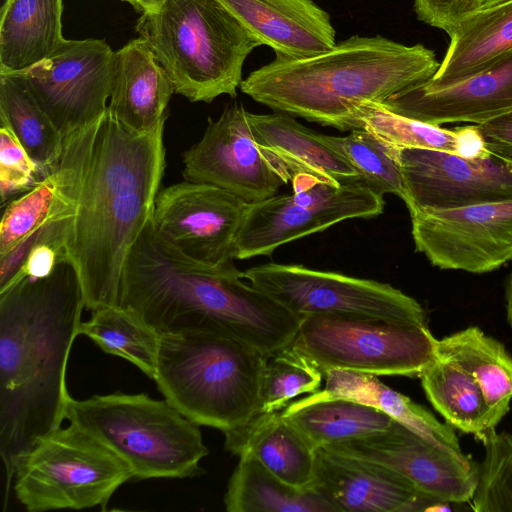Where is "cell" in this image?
<instances>
[{"mask_svg":"<svg viewBox=\"0 0 512 512\" xmlns=\"http://www.w3.org/2000/svg\"><path fill=\"white\" fill-rule=\"evenodd\" d=\"M84 308L69 254L50 274L22 277L0 291V455L7 491L19 458L65 420L67 362Z\"/></svg>","mask_w":512,"mask_h":512,"instance_id":"1","label":"cell"},{"mask_svg":"<svg viewBox=\"0 0 512 512\" xmlns=\"http://www.w3.org/2000/svg\"><path fill=\"white\" fill-rule=\"evenodd\" d=\"M242 279L237 268L213 270L189 260L150 218L126 257L118 305L160 335L214 333L272 355L294 341L302 317Z\"/></svg>","mask_w":512,"mask_h":512,"instance_id":"2","label":"cell"},{"mask_svg":"<svg viewBox=\"0 0 512 512\" xmlns=\"http://www.w3.org/2000/svg\"><path fill=\"white\" fill-rule=\"evenodd\" d=\"M163 130L136 132L108 110L92 124L67 247L91 312L119 304L126 257L152 217L160 191Z\"/></svg>","mask_w":512,"mask_h":512,"instance_id":"3","label":"cell"},{"mask_svg":"<svg viewBox=\"0 0 512 512\" xmlns=\"http://www.w3.org/2000/svg\"><path fill=\"white\" fill-rule=\"evenodd\" d=\"M440 66L433 50L359 35L303 58L276 55L252 71L243 93L272 110L341 131L355 129L360 105L382 103L428 81Z\"/></svg>","mask_w":512,"mask_h":512,"instance_id":"4","label":"cell"},{"mask_svg":"<svg viewBox=\"0 0 512 512\" xmlns=\"http://www.w3.org/2000/svg\"><path fill=\"white\" fill-rule=\"evenodd\" d=\"M266 358L255 347L219 334H161L154 381L188 419L224 433L259 411Z\"/></svg>","mask_w":512,"mask_h":512,"instance_id":"5","label":"cell"},{"mask_svg":"<svg viewBox=\"0 0 512 512\" xmlns=\"http://www.w3.org/2000/svg\"><path fill=\"white\" fill-rule=\"evenodd\" d=\"M174 93L191 102L235 97L256 40L220 0H166L136 23Z\"/></svg>","mask_w":512,"mask_h":512,"instance_id":"6","label":"cell"},{"mask_svg":"<svg viewBox=\"0 0 512 512\" xmlns=\"http://www.w3.org/2000/svg\"><path fill=\"white\" fill-rule=\"evenodd\" d=\"M65 419L97 438L122 460L136 480L200 475L208 449L200 425L166 399L114 392L69 398Z\"/></svg>","mask_w":512,"mask_h":512,"instance_id":"7","label":"cell"},{"mask_svg":"<svg viewBox=\"0 0 512 512\" xmlns=\"http://www.w3.org/2000/svg\"><path fill=\"white\" fill-rule=\"evenodd\" d=\"M134 479L129 465L97 438L69 423L40 437L16 463L13 489L29 512L106 508Z\"/></svg>","mask_w":512,"mask_h":512,"instance_id":"8","label":"cell"},{"mask_svg":"<svg viewBox=\"0 0 512 512\" xmlns=\"http://www.w3.org/2000/svg\"><path fill=\"white\" fill-rule=\"evenodd\" d=\"M427 323L346 314H310L292 344L324 373L331 369L376 376L418 377L436 357Z\"/></svg>","mask_w":512,"mask_h":512,"instance_id":"9","label":"cell"},{"mask_svg":"<svg viewBox=\"0 0 512 512\" xmlns=\"http://www.w3.org/2000/svg\"><path fill=\"white\" fill-rule=\"evenodd\" d=\"M291 194L249 203L235 241V259L271 255L278 247L349 219L373 218L383 196L361 180L337 182L309 173L292 176Z\"/></svg>","mask_w":512,"mask_h":512,"instance_id":"10","label":"cell"},{"mask_svg":"<svg viewBox=\"0 0 512 512\" xmlns=\"http://www.w3.org/2000/svg\"><path fill=\"white\" fill-rule=\"evenodd\" d=\"M243 278L301 317L346 314L427 323L417 300L375 280L277 263L250 267Z\"/></svg>","mask_w":512,"mask_h":512,"instance_id":"11","label":"cell"},{"mask_svg":"<svg viewBox=\"0 0 512 512\" xmlns=\"http://www.w3.org/2000/svg\"><path fill=\"white\" fill-rule=\"evenodd\" d=\"M114 57L104 40H66L50 58L12 75L23 82L65 139L106 112Z\"/></svg>","mask_w":512,"mask_h":512,"instance_id":"12","label":"cell"},{"mask_svg":"<svg viewBox=\"0 0 512 512\" xmlns=\"http://www.w3.org/2000/svg\"><path fill=\"white\" fill-rule=\"evenodd\" d=\"M247 202L214 185L183 180L161 189L152 222L189 260L213 270L236 268L235 241Z\"/></svg>","mask_w":512,"mask_h":512,"instance_id":"13","label":"cell"},{"mask_svg":"<svg viewBox=\"0 0 512 512\" xmlns=\"http://www.w3.org/2000/svg\"><path fill=\"white\" fill-rule=\"evenodd\" d=\"M410 216L415 248L435 267L482 274L512 260V199Z\"/></svg>","mask_w":512,"mask_h":512,"instance_id":"14","label":"cell"},{"mask_svg":"<svg viewBox=\"0 0 512 512\" xmlns=\"http://www.w3.org/2000/svg\"><path fill=\"white\" fill-rule=\"evenodd\" d=\"M245 108L227 106L208 119L202 138L183 153V179L222 188L247 203L276 195L289 179L257 143Z\"/></svg>","mask_w":512,"mask_h":512,"instance_id":"15","label":"cell"},{"mask_svg":"<svg viewBox=\"0 0 512 512\" xmlns=\"http://www.w3.org/2000/svg\"><path fill=\"white\" fill-rule=\"evenodd\" d=\"M409 213L449 209L512 199V159L491 151L468 159L424 148H398Z\"/></svg>","mask_w":512,"mask_h":512,"instance_id":"16","label":"cell"},{"mask_svg":"<svg viewBox=\"0 0 512 512\" xmlns=\"http://www.w3.org/2000/svg\"><path fill=\"white\" fill-rule=\"evenodd\" d=\"M325 448L385 466L443 503L469 502L476 489V463L439 449L397 421L385 432Z\"/></svg>","mask_w":512,"mask_h":512,"instance_id":"17","label":"cell"},{"mask_svg":"<svg viewBox=\"0 0 512 512\" xmlns=\"http://www.w3.org/2000/svg\"><path fill=\"white\" fill-rule=\"evenodd\" d=\"M336 512H408L449 510L448 503L419 492L391 469L325 447L316 449L309 485Z\"/></svg>","mask_w":512,"mask_h":512,"instance_id":"18","label":"cell"},{"mask_svg":"<svg viewBox=\"0 0 512 512\" xmlns=\"http://www.w3.org/2000/svg\"><path fill=\"white\" fill-rule=\"evenodd\" d=\"M382 104L397 114L437 126L489 122L512 112V52L455 85L432 90L418 84Z\"/></svg>","mask_w":512,"mask_h":512,"instance_id":"19","label":"cell"},{"mask_svg":"<svg viewBox=\"0 0 512 512\" xmlns=\"http://www.w3.org/2000/svg\"><path fill=\"white\" fill-rule=\"evenodd\" d=\"M92 124L64 139L58 162L30 190L10 201L0 224V256L44 224L76 213Z\"/></svg>","mask_w":512,"mask_h":512,"instance_id":"20","label":"cell"},{"mask_svg":"<svg viewBox=\"0 0 512 512\" xmlns=\"http://www.w3.org/2000/svg\"><path fill=\"white\" fill-rule=\"evenodd\" d=\"M245 29L276 55L303 58L335 42L330 15L312 0H220Z\"/></svg>","mask_w":512,"mask_h":512,"instance_id":"21","label":"cell"},{"mask_svg":"<svg viewBox=\"0 0 512 512\" xmlns=\"http://www.w3.org/2000/svg\"><path fill=\"white\" fill-rule=\"evenodd\" d=\"M173 93L167 73L143 38L115 52L107 110L124 126L139 133L163 128Z\"/></svg>","mask_w":512,"mask_h":512,"instance_id":"22","label":"cell"},{"mask_svg":"<svg viewBox=\"0 0 512 512\" xmlns=\"http://www.w3.org/2000/svg\"><path fill=\"white\" fill-rule=\"evenodd\" d=\"M247 119L261 149L289 180L296 173L337 182L361 179L349 160L327 141L326 135L308 129L293 116L282 112H247Z\"/></svg>","mask_w":512,"mask_h":512,"instance_id":"23","label":"cell"},{"mask_svg":"<svg viewBox=\"0 0 512 512\" xmlns=\"http://www.w3.org/2000/svg\"><path fill=\"white\" fill-rule=\"evenodd\" d=\"M323 374V390L294 402L305 404L331 398L355 400L386 413L439 449L460 458L468 457L462 452L451 425L439 422L423 406L388 387L376 375L341 369L327 370Z\"/></svg>","mask_w":512,"mask_h":512,"instance_id":"24","label":"cell"},{"mask_svg":"<svg viewBox=\"0 0 512 512\" xmlns=\"http://www.w3.org/2000/svg\"><path fill=\"white\" fill-rule=\"evenodd\" d=\"M225 448L238 457L250 455L286 483L306 488L312 482L315 449L282 414L257 412L223 433Z\"/></svg>","mask_w":512,"mask_h":512,"instance_id":"25","label":"cell"},{"mask_svg":"<svg viewBox=\"0 0 512 512\" xmlns=\"http://www.w3.org/2000/svg\"><path fill=\"white\" fill-rule=\"evenodd\" d=\"M448 36L437 72L421 83L427 89L455 85L512 52V0L478 10Z\"/></svg>","mask_w":512,"mask_h":512,"instance_id":"26","label":"cell"},{"mask_svg":"<svg viewBox=\"0 0 512 512\" xmlns=\"http://www.w3.org/2000/svg\"><path fill=\"white\" fill-rule=\"evenodd\" d=\"M62 0H6L0 17V74L29 69L54 55L62 35Z\"/></svg>","mask_w":512,"mask_h":512,"instance_id":"27","label":"cell"},{"mask_svg":"<svg viewBox=\"0 0 512 512\" xmlns=\"http://www.w3.org/2000/svg\"><path fill=\"white\" fill-rule=\"evenodd\" d=\"M437 353L475 378L486 404L488 432L495 430L512 400V358L502 343L471 326L438 340Z\"/></svg>","mask_w":512,"mask_h":512,"instance_id":"28","label":"cell"},{"mask_svg":"<svg viewBox=\"0 0 512 512\" xmlns=\"http://www.w3.org/2000/svg\"><path fill=\"white\" fill-rule=\"evenodd\" d=\"M282 414L315 450L385 432L396 421L372 406L347 398L305 404L292 401Z\"/></svg>","mask_w":512,"mask_h":512,"instance_id":"29","label":"cell"},{"mask_svg":"<svg viewBox=\"0 0 512 512\" xmlns=\"http://www.w3.org/2000/svg\"><path fill=\"white\" fill-rule=\"evenodd\" d=\"M224 504L228 512H336L312 488L286 483L250 455L239 457Z\"/></svg>","mask_w":512,"mask_h":512,"instance_id":"30","label":"cell"},{"mask_svg":"<svg viewBox=\"0 0 512 512\" xmlns=\"http://www.w3.org/2000/svg\"><path fill=\"white\" fill-rule=\"evenodd\" d=\"M418 377L429 402L446 423L482 442L488 432L487 409L475 378L437 352Z\"/></svg>","mask_w":512,"mask_h":512,"instance_id":"31","label":"cell"},{"mask_svg":"<svg viewBox=\"0 0 512 512\" xmlns=\"http://www.w3.org/2000/svg\"><path fill=\"white\" fill-rule=\"evenodd\" d=\"M0 123L7 125L42 176L61 157L64 139L35 98L12 74H0Z\"/></svg>","mask_w":512,"mask_h":512,"instance_id":"32","label":"cell"},{"mask_svg":"<svg viewBox=\"0 0 512 512\" xmlns=\"http://www.w3.org/2000/svg\"><path fill=\"white\" fill-rule=\"evenodd\" d=\"M81 322L79 335H85L105 353L119 356L155 378L160 334L131 310L120 305L91 312Z\"/></svg>","mask_w":512,"mask_h":512,"instance_id":"33","label":"cell"},{"mask_svg":"<svg viewBox=\"0 0 512 512\" xmlns=\"http://www.w3.org/2000/svg\"><path fill=\"white\" fill-rule=\"evenodd\" d=\"M355 129H364L398 148H424L459 155L460 127L445 129L397 114L382 103L367 102L358 108Z\"/></svg>","mask_w":512,"mask_h":512,"instance_id":"34","label":"cell"},{"mask_svg":"<svg viewBox=\"0 0 512 512\" xmlns=\"http://www.w3.org/2000/svg\"><path fill=\"white\" fill-rule=\"evenodd\" d=\"M326 138L349 160L372 191L381 196L394 194L404 200V183L396 147L364 129H353L342 137L326 135Z\"/></svg>","mask_w":512,"mask_h":512,"instance_id":"35","label":"cell"},{"mask_svg":"<svg viewBox=\"0 0 512 512\" xmlns=\"http://www.w3.org/2000/svg\"><path fill=\"white\" fill-rule=\"evenodd\" d=\"M323 372L292 343L267 356L258 412L283 410L298 395L317 392Z\"/></svg>","mask_w":512,"mask_h":512,"instance_id":"36","label":"cell"},{"mask_svg":"<svg viewBox=\"0 0 512 512\" xmlns=\"http://www.w3.org/2000/svg\"><path fill=\"white\" fill-rule=\"evenodd\" d=\"M482 443L485 456L478 469L471 508L476 512H512V435L491 430Z\"/></svg>","mask_w":512,"mask_h":512,"instance_id":"37","label":"cell"},{"mask_svg":"<svg viewBox=\"0 0 512 512\" xmlns=\"http://www.w3.org/2000/svg\"><path fill=\"white\" fill-rule=\"evenodd\" d=\"M43 176L12 130L0 123L1 204L30 190Z\"/></svg>","mask_w":512,"mask_h":512,"instance_id":"38","label":"cell"},{"mask_svg":"<svg viewBox=\"0 0 512 512\" xmlns=\"http://www.w3.org/2000/svg\"><path fill=\"white\" fill-rule=\"evenodd\" d=\"M417 18L448 35L481 8V0H413Z\"/></svg>","mask_w":512,"mask_h":512,"instance_id":"39","label":"cell"},{"mask_svg":"<svg viewBox=\"0 0 512 512\" xmlns=\"http://www.w3.org/2000/svg\"><path fill=\"white\" fill-rule=\"evenodd\" d=\"M477 126L490 151L512 159V112Z\"/></svg>","mask_w":512,"mask_h":512,"instance_id":"40","label":"cell"},{"mask_svg":"<svg viewBox=\"0 0 512 512\" xmlns=\"http://www.w3.org/2000/svg\"><path fill=\"white\" fill-rule=\"evenodd\" d=\"M128 2L136 11L145 13L158 9L166 0H122Z\"/></svg>","mask_w":512,"mask_h":512,"instance_id":"41","label":"cell"},{"mask_svg":"<svg viewBox=\"0 0 512 512\" xmlns=\"http://www.w3.org/2000/svg\"><path fill=\"white\" fill-rule=\"evenodd\" d=\"M505 303L507 321L512 328V269L508 275L505 285Z\"/></svg>","mask_w":512,"mask_h":512,"instance_id":"42","label":"cell"},{"mask_svg":"<svg viewBox=\"0 0 512 512\" xmlns=\"http://www.w3.org/2000/svg\"><path fill=\"white\" fill-rule=\"evenodd\" d=\"M507 1H509V0H481V8L480 9L489 8V7H492L497 4L507 2Z\"/></svg>","mask_w":512,"mask_h":512,"instance_id":"43","label":"cell"}]
</instances>
